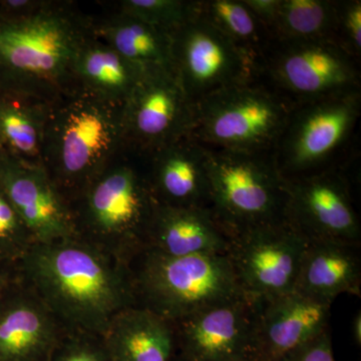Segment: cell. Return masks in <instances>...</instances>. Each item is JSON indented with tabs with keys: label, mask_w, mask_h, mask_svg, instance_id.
Wrapping results in <instances>:
<instances>
[{
	"label": "cell",
	"mask_w": 361,
	"mask_h": 361,
	"mask_svg": "<svg viewBox=\"0 0 361 361\" xmlns=\"http://www.w3.org/2000/svg\"><path fill=\"white\" fill-rule=\"evenodd\" d=\"M285 219L308 241L360 244L361 226L344 165L286 180Z\"/></svg>",
	"instance_id": "12"
},
{
	"label": "cell",
	"mask_w": 361,
	"mask_h": 361,
	"mask_svg": "<svg viewBox=\"0 0 361 361\" xmlns=\"http://www.w3.org/2000/svg\"><path fill=\"white\" fill-rule=\"evenodd\" d=\"M193 116L194 104L175 71H145L123 104V137L149 156L190 135Z\"/></svg>",
	"instance_id": "13"
},
{
	"label": "cell",
	"mask_w": 361,
	"mask_h": 361,
	"mask_svg": "<svg viewBox=\"0 0 361 361\" xmlns=\"http://www.w3.org/2000/svg\"><path fill=\"white\" fill-rule=\"evenodd\" d=\"M47 118L25 104H0V137L13 149L18 160L42 165Z\"/></svg>",
	"instance_id": "26"
},
{
	"label": "cell",
	"mask_w": 361,
	"mask_h": 361,
	"mask_svg": "<svg viewBox=\"0 0 361 361\" xmlns=\"http://www.w3.org/2000/svg\"><path fill=\"white\" fill-rule=\"evenodd\" d=\"M78 97L45 125L44 156L65 184H90L123 137V104Z\"/></svg>",
	"instance_id": "6"
},
{
	"label": "cell",
	"mask_w": 361,
	"mask_h": 361,
	"mask_svg": "<svg viewBox=\"0 0 361 361\" xmlns=\"http://www.w3.org/2000/svg\"><path fill=\"white\" fill-rule=\"evenodd\" d=\"M360 63L334 40H273L257 80L294 109L361 90Z\"/></svg>",
	"instance_id": "7"
},
{
	"label": "cell",
	"mask_w": 361,
	"mask_h": 361,
	"mask_svg": "<svg viewBox=\"0 0 361 361\" xmlns=\"http://www.w3.org/2000/svg\"><path fill=\"white\" fill-rule=\"evenodd\" d=\"M174 71L192 103L257 80L256 59L199 13L172 33Z\"/></svg>",
	"instance_id": "9"
},
{
	"label": "cell",
	"mask_w": 361,
	"mask_h": 361,
	"mask_svg": "<svg viewBox=\"0 0 361 361\" xmlns=\"http://www.w3.org/2000/svg\"><path fill=\"white\" fill-rule=\"evenodd\" d=\"M361 115V90L296 106L274 149L285 180L341 167Z\"/></svg>",
	"instance_id": "5"
},
{
	"label": "cell",
	"mask_w": 361,
	"mask_h": 361,
	"mask_svg": "<svg viewBox=\"0 0 361 361\" xmlns=\"http://www.w3.org/2000/svg\"><path fill=\"white\" fill-rule=\"evenodd\" d=\"M25 265L32 292L71 332L102 337L137 300L134 276L122 261L75 237L33 244Z\"/></svg>",
	"instance_id": "1"
},
{
	"label": "cell",
	"mask_w": 361,
	"mask_h": 361,
	"mask_svg": "<svg viewBox=\"0 0 361 361\" xmlns=\"http://www.w3.org/2000/svg\"><path fill=\"white\" fill-rule=\"evenodd\" d=\"M102 338L111 361H171L178 353L174 323L142 306L121 311Z\"/></svg>",
	"instance_id": "21"
},
{
	"label": "cell",
	"mask_w": 361,
	"mask_h": 361,
	"mask_svg": "<svg viewBox=\"0 0 361 361\" xmlns=\"http://www.w3.org/2000/svg\"><path fill=\"white\" fill-rule=\"evenodd\" d=\"M360 246L342 242H308L294 290L329 305L341 294L360 296Z\"/></svg>",
	"instance_id": "19"
},
{
	"label": "cell",
	"mask_w": 361,
	"mask_h": 361,
	"mask_svg": "<svg viewBox=\"0 0 361 361\" xmlns=\"http://www.w3.org/2000/svg\"><path fill=\"white\" fill-rule=\"evenodd\" d=\"M32 234L0 189V249L27 253L35 244Z\"/></svg>",
	"instance_id": "30"
},
{
	"label": "cell",
	"mask_w": 361,
	"mask_h": 361,
	"mask_svg": "<svg viewBox=\"0 0 361 361\" xmlns=\"http://www.w3.org/2000/svg\"><path fill=\"white\" fill-rule=\"evenodd\" d=\"M337 8V0H281L271 37L279 42H336Z\"/></svg>",
	"instance_id": "24"
},
{
	"label": "cell",
	"mask_w": 361,
	"mask_h": 361,
	"mask_svg": "<svg viewBox=\"0 0 361 361\" xmlns=\"http://www.w3.org/2000/svg\"><path fill=\"white\" fill-rule=\"evenodd\" d=\"M336 42L344 51L360 61L361 1L338 0Z\"/></svg>",
	"instance_id": "29"
},
{
	"label": "cell",
	"mask_w": 361,
	"mask_h": 361,
	"mask_svg": "<svg viewBox=\"0 0 361 361\" xmlns=\"http://www.w3.org/2000/svg\"><path fill=\"white\" fill-rule=\"evenodd\" d=\"M200 13L260 66L273 39L243 0H203L200 1Z\"/></svg>",
	"instance_id": "25"
},
{
	"label": "cell",
	"mask_w": 361,
	"mask_h": 361,
	"mask_svg": "<svg viewBox=\"0 0 361 361\" xmlns=\"http://www.w3.org/2000/svg\"><path fill=\"white\" fill-rule=\"evenodd\" d=\"M35 295L21 297L0 314V361H47L63 334Z\"/></svg>",
	"instance_id": "20"
},
{
	"label": "cell",
	"mask_w": 361,
	"mask_h": 361,
	"mask_svg": "<svg viewBox=\"0 0 361 361\" xmlns=\"http://www.w3.org/2000/svg\"><path fill=\"white\" fill-rule=\"evenodd\" d=\"M254 302V361H279L329 329L331 305L295 290Z\"/></svg>",
	"instance_id": "16"
},
{
	"label": "cell",
	"mask_w": 361,
	"mask_h": 361,
	"mask_svg": "<svg viewBox=\"0 0 361 361\" xmlns=\"http://www.w3.org/2000/svg\"><path fill=\"white\" fill-rule=\"evenodd\" d=\"M149 179L120 165L89 185L85 216L92 232L118 248L142 250L157 206Z\"/></svg>",
	"instance_id": "11"
},
{
	"label": "cell",
	"mask_w": 361,
	"mask_h": 361,
	"mask_svg": "<svg viewBox=\"0 0 361 361\" xmlns=\"http://www.w3.org/2000/svg\"><path fill=\"white\" fill-rule=\"evenodd\" d=\"M292 110L260 80L242 82L194 104L190 137L207 149L273 155Z\"/></svg>",
	"instance_id": "3"
},
{
	"label": "cell",
	"mask_w": 361,
	"mask_h": 361,
	"mask_svg": "<svg viewBox=\"0 0 361 361\" xmlns=\"http://www.w3.org/2000/svg\"><path fill=\"white\" fill-rule=\"evenodd\" d=\"M102 35L111 49L135 68L175 71L172 33L122 13L104 26Z\"/></svg>",
	"instance_id": "22"
},
{
	"label": "cell",
	"mask_w": 361,
	"mask_h": 361,
	"mask_svg": "<svg viewBox=\"0 0 361 361\" xmlns=\"http://www.w3.org/2000/svg\"><path fill=\"white\" fill-rule=\"evenodd\" d=\"M123 13L173 33L200 13V1L184 0H127Z\"/></svg>",
	"instance_id": "27"
},
{
	"label": "cell",
	"mask_w": 361,
	"mask_h": 361,
	"mask_svg": "<svg viewBox=\"0 0 361 361\" xmlns=\"http://www.w3.org/2000/svg\"><path fill=\"white\" fill-rule=\"evenodd\" d=\"M85 42L65 14L39 11L0 25V65L35 94L59 87L75 73Z\"/></svg>",
	"instance_id": "8"
},
{
	"label": "cell",
	"mask_w": 361,
	"mask_h": 361,
	"mask_svg": "<svg viewBox=\"0 0 361 361\" xmlns=\"http://www.w3.org/2000/svg\"><path fill=\"white\" fill-rule=\"evenodd\" d=\"M243 2L270 32L271 27L276 20L281 0H243Z\"/></svg>",
	"instance_id": "32"
},
{
	"label": "cell",
	"mask_w": 361,
	"mask_h": 361,
	"mask_svg": "<svg viewBox=\"0 0 361 361\" xmlns=\"http://www.w3.org/2000/svg\"><path fill=\"white\" fill-rule=\"evenodd\" d=\"M134 276L142 307L175 323L214 306L249 299L228 255L172 257L145 247ZM251 300V299H250Z\"/></svg>",
	"instance_id": "2"
},
{
	"label": "cell",
	"mask_w": 361,
	"mask_h": 361,
	"mask_svg": "<svg viewBox=\"0 0 361 361\" xmlns=\"http://www.w3.org/2000/svg\"><path fill=\"white\" fill-rule=\"evenodd\" d=\"M231 240L210 209L157 204L145 247L172 257L228 255Z\"/></svg>",
	"instance_id": "17"
},
{
	"label": "cell",
	"mask_w": 361,
	"mask_h": 361,
	"mask_svg": "<svg viewBox=\"0 0 361 361\" xmlns=\"http://www.w3.org/2000/svg\"><path fill=\"white\" fill-rule=\"evenodd\" d=\"M47 361H111L103 338L90 334H65Z\"/></svg>",
	"instance_id": "28"
},
{
	"label": "cell",
	"mask_w": 361,
	"mask_h": 361,
	"mask_svg": "<svg viewBox=\"0 0 361 361\" xmlns=\"http://www.w3.org/2000/svg\"><path fill=\"white\" fill-rule=\"evenodd\" d=\"M351 331H353V338L356 345L360 346L361 344V312L358 311L355 317H353V323H351Z\"/></svg>",
	"instance_id": "33"
},
{
	"label": "cell",
	"mask_w": 361,
	"mask_h": 361,
	"mask_svg": "<svg viewBox=\"0 0 361 361\" xmlns=\"http://www.w3.org/2000/svg\"><path fill=\"white\" fill-rule=\"evenodd\" d=\"M171 361H187V360H185V358L183 357L182 355H179V353H177V355H176L174 356V357H173V360Z\"/></svg>",
	"instance_id": "34"
},
{
	"label": "cell",
	"mask_w": 361,
	"mask_h": 361,
	"mask_svg": "<svg viewBox=\"0 0 361 361\" xmlns=\"http://www.w3.org/2000/svg\"><path fill=\"white\" fill-rule=\"evenodd\" d=\"M73 73L92 94L123 104L145 71L133 66L110 45L85 42Z\"/></svg>",
	"instance_id": "23"
},
{
	"label": "cell",
	"mask_w": 361,
	"mask_h": 361,
	"mask_svg": "<svg viewBox=\"0 0 361 361\" xmlns=\"http://www.w3.org/2000/svg\"><path fill=\"white\" fill-rule=\"evenodd\" d=\"M149 185L157 203L210 209L205 149L190 135L149 155Z\"/></svg>",
	"instance_id": "18"
},
{
	"label": "cell",
	"mask_w": 361,
	"mask_h": 361,
	"mask_svg": "<svg viewBox=\"0 0 361 361\" xmlns=\"http://www.w3.org/2000/svg\"><path fill=\"white\" fill-rule=\"evenodd\" d=\"M178 353L187 361H254L255 302L214 306L175 322Z\"/></svg>",
	"instance_id": "14"
},
{
	"label": "cell",
	"mask_w": 361,
	"mask_h": 361,
	"mask_svg": "<svg viewBox=\"0 0 361 361\" xmlns=\"http://www.w3.org/2000/svg\"><path fill=\"white\" fill-rule=\"evenodd\" d=\"M279 361H336L329 329Z\"/></svg>",
	"instance_id": "31"
},
{
	"label": "cell",
	"mask_w": 361,
	"mask_h": 361,
	"mask_svg": "<svg viewBox=\"0 0 361 361\" xmlns=\"http://www.w3.org/2000/svg\"><path fill=\"white\" fill-rule=\"evenodd\" d=\"M308 242L286 220L233 235L228 256L246 296L266 300L294 291Z\"/></svg>",
	"instance_id": "10"
},
{
	"label": "cell",
	"mask_w": 361,
	"mask_h": 361,
	"mask_svg": "<svg viewBox=\"0 0 361 361\" xmlns=\"http://www.w3.org/2000/svg\"><path fill=\"white\" fill-rule=\"evenodd\" d=\"M205 155L210 210L231 237L286 220V180L273 155L207 149Z\"/></svg>",
	"instance_id": "4"
},
{
	"label": "cell",
	"mask_w": 361,
	"mask_h": 361,
	"mask_svg": "<svg viewBox=\"0 0 361 361\" xmlns=\"http://www.w3.org/2000/svg\"><path fill=\"white\" fill-rule=\"evenodd\" d=\"M0 189L35 243H51L75 237L71 214L44 166L2 157Z\"/></svg>",
	"instance_id": "15"
}]
</instances>
